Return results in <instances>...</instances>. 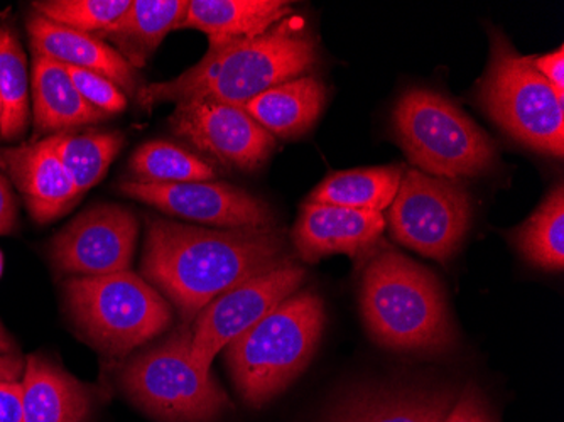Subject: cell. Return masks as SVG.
Listing matches in <instances>:
<instances>
[{
  "label": "cell",
  "instance_id": "cell-1",
  "mask_svg": "<svg viewBox=\"0 0 564 422\" xmlns=\"http://www.w3.org/2000/svg\"><path fill=\"white\" fill-rule=\"evenodd\" d=\"M290 260L271 228L208 230L158 218L148 224L142 274L193 322L215 297Z\"/></svg>",
  "mask_w": 564,
  "mask_h": 422
},
{
  "label": "cell",
  "instance_id": "cell-2",
  "mask_svg": "<svg viewBox=\"0 0 564 422\" xmlns=\"http://www.w3.org/2000/svg\"><path fill=\"white\" fill-rule=\"evenodd\" d=\"M315 63L312 34L300 18L284 19L261 36L212 47L198 65L173 80L139 88L138 101L144 109L198 100L243 107L269 88L306 76Z\"/></svg>",
  "mask_w": 564,
  "mask_h": 422
},
{
  "label": "cell",
  "instance_id": "cell-3",
  "mask_svg": "<svg viewBox=\"0 0 564 422\" xmlns=\"http://www.w3.org/2000/svg\"><path fill=\"white\" fill-rule=\"evenodd\" d=\"M360 310L370 336L391 350L443 354L455 345L438 279L395 250L377 253L364 271Z\"/></svg>",
  "mask_w": 564,
  "mask_h": 422
},
{
  "label": "cell",
  "instance_id": "cell-4",
  "mask_svg": "<svg viewBox=\"0 0 564 422\" xmlns=\"http://www.w3.org/2000/svg\"><path fill=\"white\" fill-rule=\"evenodd\" d=\"M325 328V306L315 291L282 301L225 348L237 392L261 408L291 386L312 361Z\"/></svg>",
  "mask_w": 564,
  "mask_h": 422
},
{
  "label": "cell",
  "instance_id": "cell-5",
  "mask_svg": "<svg viewBox=\"0 0 564 422\" xmlns=\"http://www.w3.org/2000/svg\"><path fill=\"white\" fill-rule=\"evenodd\" d=\"M394 132L421 173L464 180L489 173L497 149L458 105L430 88H411L394 109Z\"/></svg>",
  "mask_w": 564,
  "mask_h": 422
},
{
  "label": "cell",
  "instance_id": "cell-6",
  "mask_svg": "<svg viewBox=\"0 0 564 422\" xmlns=\"http://www.w3.org/2000/svg\"><path fill=\"white\" fill-rule=\"evenodd\" d=\"M65 297L76 328L109 357H126L142 347L173 318L163 294L132 271L69 278Z\"/></svg>",
  "mask_w": 564,
  "mask_h": 422
},
{
  "label": "cell",
  "instance_id": "cell-7",
  "mask_svg": "<svg viewBox=\"0 0 564 422\" xmlns=\"http://www.w3.org/2000/svg\"><path fill=\"white\" fill-rule=\"evenodd\" d=\"M478 100L510 138L554 158L564 154V94L519 55L502 33L492 34L489 68Z\"/></svg>",
  "mask_w": 564,
  "mask_h": 422
},
{
  "label": "cell",
  "instance_id": "cell-8",
  "mask_svg": "<svg viewBox=\"0 0 564 422\" xmlns=\"http://www.w3.org/2000/svg\"><path fill=\"white\" fill-rule=\"evenodd\" d=\"M189 326L174 332L123 365L120 387L139 409L160 422H212L232 402L214 376H203L189 361Z\"/></svg>",
  "mask_w": 564,
  "mask_h": 422
},
{
  "label": "cell",
  "instance_id": "cell-9",
  "mask_svg": "<svg viewBox=\"0 0 564 422\" xmlns=\"http://www.w3.org/2000/svg\"><path fill=\"white\" fill-rule=\"evenodd\" d=\"M391 234L401 246L446 263L471 227V198L458 181L409 170L389 206Z\"/></svg>",
  "mask_w": 564,
  "mask_h": 422
},
{
  "label": "cell",
  "instance_id": "cell-10",
  "mask_svg": "<svg viewBox=\"0 0 564 422\" xmlns=\"http://www.w3.org/2000/svg\"><path fill=\"white\" fill-rule=\"evenodd\" d=\"M303 281L304 269L290 260L215 297L199 311L189 328L193 367L203 376H210L215 357L282 301L297 293Z\"/></svg>",
  "mask_w": 564,
  "mask_h": 422
},
{
  "label": "cell",
  "instance_id": "cell-11",
  "mask_svg": "<svg viewBox=\"0 0 564 422\" xmlns=\"http://www.w3.org/2000/svg\"><path fill=\"white\" fill-rule=\"evenodd\" d=\"M129 198L154 206L164 214L198 221L225 230H265L274 225L268 203L217 181L189 183H141L129 180L119 184Z\"/></svg>",
  "mask_w": 564,
  "mask_h": 422
},
{
  "label": "cell",
  "instance_id": "cell-12",
  "mask_svg": "<svg viewBox=\"0 0 564 422\" xmlns=\"http://www.w3.org/2000/svg\"><path fill=\"white\" fill-rule=\"evenodd\" d=\"M138 235V218L131 209L94 206L56 235L50 247L51 262L72 278L129 271Z\"/></svg>",
  "mask_w": 564,
  "mask_h": 422
},
{
  "label": "cell",
  "instance_id": "cell-13",
  "mask_svg": "<svg viewBox=\"0 0 564 422\" xmlns=\"http://www.w3.org/2000/svg\"><path fill=\"white\" fill-rule=\"evenodd\" d=\"M171 127L174 134L225 166L253 171L268 161L275 138L242 107L198 100L176 105Z\"/></svg>",
  "mask_w": 564,
  "mask_h": 422
},
{
  "label": "cell",
  "instance_id": "cell-14",
  "mask_svg": "<svg viewBox=\"0 0 564 422\" xmlns=\"http://www.w3.org/2000/svg\"><path fill=\"white\" fill-rule=\"evenodd\" d=\"M386 224L380 212L307 202L293 230L294 246L310 263L333 253L357 257L376 246Z\"/></svg>",
  "mask_w": 564,
  "mask_h": 422
},
{
  "label": "cell",
  "instance_id": "cell-15",
  "mask_svg": "<svg viewBox=\"0 0 564 422\" xmlns=\"http://www.w3.org/2000/svg\"><path fill=\"white\" fill-rule=\"evenodd\" d=\"M0 166L14 181L30 214L40 224L56 220L80 199V192L63 167L50 138L0 149Z\"/></svg>",
  "mask_w": 564,
  "mask_h": 422
},
{
  "label": "cell",
  "instance_id": "cell-16",
  "mask_svg": "<svg viewBox=\"0 0 564 422\" xmlns=\"http://www.w3.org/2000/svg\"><path fill=\"white\" fill-rule=\"evenodd\" d=\"M34 56L51 59L63 66L88 69L112 80L123 94H134L138 73L119 51L94 34L69 30L66 25L31 15L25 22Z\"/></svg>",
  "mask_w": 564,
  "mask_h": 422
},
{
  "label": "cell",
  "instance_id": "cell-17",
  "mask_svg": "<svg viewBox=\"0 0 564 422\" xmlns=\"http://www.w3.org/2000/svg\"><path fill=\"white\" fill-rule=\"evenodd\" d=\"M456 398L449 389L372 387L345 396L325 422H443Z\"/></svg>",
  "mask_w": 564,
  "mask_h": 422
},
{
  "label": "cell",
  "instance_id": "cell-18",
  "mask_svg": "<svg viewBox=\"0 0 564 422\" xmlns=\"http://www.w3.org/2000/svg\"><path fill=\"white\" fill-rule=\"evenodd\" d=\"M21 383L24 422H94V390L47 358L31 355Z\"/></svg>",
  "mask_w": 564,
  "mask_h": 422
},
{
  "label": "cell",
  "instance_id": "cell-19",
  "mask_svg": "<svg viewBox=\"0 0 564 422\" xmlns=\"http://www.w3.org/2000/svg\"><path fill=\"white\" fill-rule=\"evenodd\" d=\"M288 14L291 6L282 0H192L180 30L207 34L212 50L261 36Z\"/></svg>",
  "mask_w": 564,
  "mask_h": 422
},
{
  "label": "cell",
  "instance_id": "cell-20",
  "mask_svg": "<svg viewBox=\"0 0 564 422\" xmlns=\"http://www.w3.org/2000/svg\"><path fill=\"white\" fill-rule=\"evenodd\" d=\"M34 101V136L59 134L106 119L78 94L68 69L59 63L34 56L31 76Z\"/></svg>",
  "mask_w": 564,
  "mask_h": 422
},
{
  "label": "cell",
  "instance_id": "cell-21",
  "mask_svg": "<svg viewBox=\"0 0 564 422\" xmlns=\"http://www.w3.org/2000/svg\"><path fill=\"white\" fill-rule=\"evenodd\" d=\"M325 100V85L315 76L306 75L262 91L242 109L269 134L290 139L312 129Z\"/></svg>",
  "mask_w": 564,
  "mask_h": 422
},
{
  "label": "cell",
  "instance_id": "cell-22",
  "mask_svg": "<svg viewBox=\"0 0 564 422\" xmlns=\"http://www.w3.org/2000/svg\"><path fill=\"white\" fill-rule=\"evenodd\" d=\"M186 11V0H135L112 30L101 36L109 37L134 68H141L167 33L180 30Z\"/></svg>",
  "mask_w": 564,
  "mask_h": 422
},
{
  "label": "cell",
  "instance_id": "cell-23",
  "mask_svg": "<svg viewBox=\"0 0 564 422\" xmlns=\"http://www.w3.org/2000/svg\"><path fill=\"white\" fill-rule=\"evenodd\" d=\"M402 174L398 166L341 171L326 177L310 202L382 214L394 202Z\"/></svg>",
  "mask_w": 564,
  "mask_h": 422
},
{
  "label": "cell",
  "instance_id": "cell-24",
  "mask_svg": "<svg viewBox=\"0 0 564 422\" xmlns=\"http://www.w3.org/2000/svg\"><path fill=\"white\" fill-rule=\"evenodd\" d=\"M50 141L76 190L84 195L106 176L122 148L123 136L98 130H66L50 136Z\"/></svg>",
  "mask_w": 564,
  "mask_h": 422
},
{
  "label": "cell",
  "instance_id": "cell-25",
  "mask_svg": "<svg viewBox=\"0 0 564 422\" xmlns=\"http://www.w3.org/2000/svg\"><path fill=\"white\" fill-rule=\"evenodd\" d=\"M514 242L525 260L546 271L564 268V186L557 184L534 215L516 230Z\"/></svg>",
  "mask_w": 564,
  "mask_h": 422
},
{
  "label": "cell",
  "instance_id": "cell-26",
  "mask_svg": "<svg viewBox=\"0 0 564 422\" xmlns=\"http://www.w3.org/2000/svg\"><path fill=\"white\" fill-rule=\"evenodd\" d=\"M0 136L14 141L30 122V76L24 50L6 28H0Z\"/></svg>",
  "mask_w": 564,
  "mask_h": 422
},
{
  "label": "cell",
  "instance_id": "cell-27",
  "mask_svg": "<svg viewBox=\"0 0 564 422\" xmlns=\"http://www.w3.org/2000/svg\"><path fill=\"white\" fill-rule=\"evenodd\" d=\"M129 170L141 183H189L212 181L214 166L180 145L152 141L141 145L132 155Z\"/></svg>",
  "mask_w": 564,
  "mask_h": 422
},
{
  "label": "cell",
  "instance_id": "cell-28",
  "mask_svg": "<svg viewBox=\"0 0 564 422\" xmlns=\"http://www.w3.org/2000/svg\"><path fill=\"white\" fill-rule=\"evenodd\" d=\"M131 0H43L37 14L80 33L106 34L126 15Z\"/></svg>",
  "mask_w": 564,
  "mask_h": 422
},
{
  "label": "cell",
  "instance_id": "cell-29",
  "mask_svg": "<svg viewBox=\"0 0 564 422\" xmlns=\"http://www.w3.org/2000/svg\"><path fill=\"white\" fill-rule=\"evenodd\" d=\"M66 69L78 94L98 112L113 116L126 110L127 95L112 80L88 69L73 68V66H66Z\"/></svg>",
  "mask_w": 564,
  "mask_h": 422
},
{
  "label": "cell",
  "instance_id": "cell-30",
  "mask_svg": "<svg viewBox=\"0 0 564 422\" xmlns=\"http://www.w3.org/2000/svg\"><path fill=\"white\" fill-rule=\"evenodd\" d=\"M443 422H496L490 412L487 399L480 389L475 386H467L464 392L458 393L455 404L449 409Z\"/></svg>",
  "mask_w": 564,
  "mask_h": 422
},
{
  "label": "cell",
  "instance_id": "cell-31",
  "mask_svg": "<svg viewBox=\"0 0 564 422\" xmlns=\"http://www.w3.org/2000/svg\"><path fill=\"white\" fill-rule=\"evenodd\" d=\"M19 370L21 367L0 377V422H24Z\"/></svg>",
  "mask_w": 564,
  "mask_h": 422
},
{
  "label": "cell",
  "instance_id": "cell-32",
  "mask_svg": "<svg viewBox=\"0 0 564 422\" xmlns=\"http://www.w3.org/2000/svg\"><path fill=\"white\" fill-rule=\"evenodd\" d=\"M532 65L541 75L564 94V47L560 46L553 53L543 56H531Z\"/></svg>",
  "mask_w": 564,
  "mask_h": 422
},
{
  "label": "cell",
  "instance_id": "cell-33",
  "mask_svg": "<svg viewBox=\"0 0 564 422\" xmlns=\"http://www.w3.org/2000/svg\"><path fill=\"white\" fill-rule=\"evenodd\" d=\"M15 214L18 209L11 186L4 176H0V235H8L14 230Z\"/></svg>",
  "mask_w": 564,
  "mask_h": 422
},
{
  "label": "cell",
  "instance_id": "cell-34",
  "mask_svg": "<svg viewBox=\"0 0 564 422\" xmlns=\"http://www.w3.org/2000/svg\"><path fill=\"white\" fill-rule=\"evenodd\" d=\"M14 348L11 336L6 332L4 326L0 325V355L9 354Z\"/></svg>",
  "mask_w": 564,
  "mask_h": 422
},
{
  "label": "cell",
  "instance_id": "cell-35",
  "mask_svg": "<svg viewBox=\"0 0 564 422\" xmlns=\"http://www.w3.org/2000/svg\"><path fill=\"white\" fill-rule=\"evenodd\" d=\"M21 365H19L18 358L12 357H2L0 358V377L4 376V374L11 372V370H14V368H19Z\"/></svg>",
  "mask_w": 564,
  "mask_h": 422
},
{
  "label": "cell",
  "instance_id": "cell-36",
  "mask_svg": "<svg viewBox=\"0 0 564 422\" xmlns=\"http://www.w3.org/2000/svg\"><path fill=\"white\" fill-rule=\"evenodd\" d=\"M0 274H2V253H0Z\"/></svg>",
  "mask_w": 564,
  "mask_h": 422
},
{
  "label": "cell",
  "instance_id": "cell-37",
  "mask_svg": "<svg viewBox=\"0 0 564 422\" xmlns=\"http://www.w3.org/2000/svg\"><path fill=\"white\" fill-rule=\"evenodd\" d=\"M0 116H2V100H0Z\"/></svg>",
  "mask_w": 564,
  "mask_h": 422
}]
</instances>
